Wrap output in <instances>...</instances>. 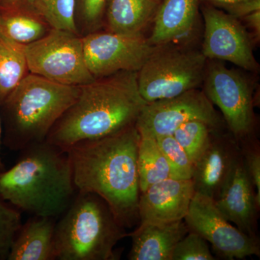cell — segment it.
<instances>
[{"label":"cell","instance_id":"1","mask_svg":"<svg viewBox=\"0 0 260 260\" xmlns=\"http://www.w3.org/2000/svg\"><path fill=\"white\" fill-rule=\"evenodd\" d=\"M140 140L134 124L104 138L80 142L66 151L77 191L100 196L125 229L139 218Z\"/></svg>","mask_w":260,"mask_h":260},{"label":"cell","instance_id":"2","mask_svg":"<svg viewBox=\"0 0 260 260\" xmlns=\"http://www.w3.org/2000/svg\"><path fill=\"white\" fill-rule=\"evenodd\" d=\"M138 72H119L80 86L76 101L49 132L46 141L67 151L85 140L99 139L134 125L146 105Z\"/></svg>","mask_w":260,"mask_h":260},{"label":"cell","instance_id":"3","mask_svg":"<svg viewBox=\"0 0 260 260\" xmlns=\"http://www.w3.org/2000/svg\"><path fill=\"white\" fill-rule=\"evenodd\" d=\"M77 194L68 153L44 141L21 150L0 173V197L20 212L57 218Z\"/></svg>","mask_w":260,"mask_h":260},{"label":"cell","instance_id":"4","mask_svg":"<svg viewBox=\"0 0 260 260\" xmlns=\"http://www.w3.org/2000/svg\"><path fill=\"white\" fill-rule=\"evenodd\" d=\"M80 92V86L28 73L0 105L3 144L10 150L21 151L45 141Z\"/></svg>","mask_w":260,"mask_h":260},{"label":"cell","instance_id":"5","mask_svg":"<svg viewBox=\"0 0 260 260\" xmlns=\"http://www.w3.org/2000/svg\"><path fill=\"white\" fill-rule=\"evenodd\" d=\"M127 237L107 203L94 193L77 191L74 199L56 221V259L115 260L114 247Z\"/></svg>","mask_w":260,"mask_h":260},{"label":"cell","instance_id":"6","mask_svg":"<svg viewBox=\"0 0 260 260\" xmlns=\"http://www.w3.org/2000/svg\"><path fill=\"white\" fill-rule=\"evenodd\" d=\"M206 66L202 51L157 47L138 72V90L147 103L177 96L203 83Z\"/></svg>","mask_w":260,"mask_h":260},{"label":"cell","instance_id":"7","mask_svg":"<svg viewBox=\"0 0 260 260\" xmlns=\"http://www.w3.org/2000/svg\"><path fill=\"white\" fill-rule=\"evenodd\" d=\"M25 55L29 73L51 81L83 86L95 80L87 66L79 34L52 29L45 37L25 45Z\"/></svg>","mask_w":260,"mask_h":260},{"label":"cell","instance_id":"8","mask_svg":"<svg viewBox=\"0 0 260 260\" xmlns=\"http://www.w3.org/2000/svg\"><path fill=\"white\" fill-rule=\"evenodd\" d=\"M203 83L205 95L221 111L229 131L239 142L252 136L254 97L252 86L245 77L213 60L207 63Z\"/></svg>","mask_w":260,"mask_h":260},{"label":"cell","instance_id":"9","mask_svg":"<svg viewBox=\"0 0 260 260\" xmlns=\"http://www.w3.org/2000/svg\"><path fill=\"white\" fill-rule=\"evenodd\" d=\"M194 120L204 121L219 129L222 120L205 95L198 88L146 105L140 112L135 125L140 137L156 138L172 135L182 124Z\"/></svg>","mask_w":260,"mask_h":260},{"label":"cell","instance_id":"10","mask_svg":"<svg viewBox=\"0 0 260 260\" xmlns=\"http://www.w3.org/2000/svg\"><path fill=\"white\" fill-rule=\"evenodd\" d=\"M82 38L85 61L95 79L139 71L156 48L143 35L95 31Z\"/></svg>","mask_w":260,"mask_h":260},{"label":"cell","instance_id":"11","mask_svg":"<svg viewBox=\"0 0 260 260\" xmlns=\"http://www.w3.org/2000/svg\"><path fill=\"white\" fill-rule=\"evenodd\" d=\"M184 220L189 232L201 236L225 259L260 256L258 238L250 237L232 225L209 197L194 192Z\"/></svg>","mask_w":260,"mask_h":260},{"label":"cell","instance_id":"12","mask_svg":"<svg viewBox=\"0 0 260 260\" xmlns=\"http://www.w3.org/2000/svg\"><path fill=\"white\" fill-rule=\"evenodd\" d=\"M205 30L202 53L210 60L230 61L249 71L258 69L249 34L237 18L206 5L202 8Z\"/></svg>","mask_w":260,"mask_h":260},{"label":"cell","instance_id":"13","mask_svg":"<svg viewBox=\"0 0 260 260\" xmlns=\"http://www.w3.org/2000/svg\"><path fill=\"white\" fill-rule=\"evenodd\" d=\"M242 153L239 140L232 133L212 132L209 143L194 162L191 181L195 192L218 199L224 184Z\"/></svg>","mask_w":260,"mask_h":260},{"label":"cell","instance_id":"14","mask_svg":"<svg viewBox=\"0 0 260 260\" xmlns=\"http://www.w3.org/2000/svg\"><path fill=\"white\" fill-rule=\"evenodd\" d=\"M191 179L169 178L155 183L138 202L140 223H167L184 220L194 194Z\"/></svg>","mask_w":260,"mask_h":260},{"label":"cell","instance_id":"15","mask_svg":"<svg viewBox=\"0 0 260 260\" xmlns=\"http://www.w3.org/2000/svg\"><path fill=\"white\" fill-rule=\"evenodd\" d=\"M246 169L242 153L238 158L223 186L215 205L229 222L250 237H256L257 213L260 205Z\"/></svg>","mask_w":260,"mask_h":260},{"label":"cell","instance_id":"16","mask_svg":"<svg viewBox=\"0 0 260 260\" xmlns=\"http://www.w3.org/2000/svg\"><path fill=\"white\" fill-rule=\"evenodd\" d=\"M189 230L184 220L167 223H140L127 234L133 239L128 259L172 260L177 243Z\"/></svg>","mask_w":260,"mask_h":260},{"label":"cell","instance_id":"17","mask_svg":"<svg viewBox=\"0 0 260 260\" xmlns=\"http://www.w3.org/2000/svg\"><path fill=\"white\" fill-rule=\"evenodd\" d=\"M52 29L32 0H0V32L5 37L28 45Z\"/></svg>","mask_w":260,"mask_h":260},{"label":"cell","instance_id":"18","mask_svg":"<svg viewBox=\"0 0 260 260\" xmlns=\"http://www.w3.org/2000/svg\"><path fill=\"white\" fill-rule=\"evenodd\" d=\"M200 0H162L154 15L149 43L162 47L190 34L198 15Z\"/></svg>","mask_w":260,"mask_h":260},{"label":"cell","instance_id":"19","mask_svg":"<svg viewBox=\"0 0 260 260\" xmlns=\"http://www.w3.org/2000/svg\"><path fill=\"white\" fill-rule=\"evenodd\" d=\"M56 218L32 215L15 234L8 260H55Z\"/></svg>","mask_w":260,"mask_h":260},{"label":"cell","instance_id":"20","mask_svg":"<svg viewBox=\"0 0 260 260\" xmlns=\"http://www.w3.org/2000/svg\"><path fill=\"white\" fill-rule=\"evenodd\" d=\"M158 5L155 0H108L104 23H107V31L142 35Z\"/></svg>","mask_w":260,"mask_h":260},{"label":"cell","instance_id":"21","mask_svg":"<svg viewBox=\"0 0 260 260\" xmlns=\"http://www.w3.org/2000/svg\"><path fill=\"white\" fill-rule=\"evenodd\" d=\"M28 73L25 45L0 32V105Z\"/></svg>","mask_w":260,"mask_h":260},{"label":"cell","instance_id":"22","mask_svg":"<svg viewBox=\"0 0 260 260\" xmlns=\"http://www.w3.org/2000/svg\"><path fill=\"white\" fill-rule=\"evenodd\" d=\"M137 162L140 192L171 178L170 167L155 138L140 137Z\"/></svg>","mask_w":260,"mask_h":260},{"label":"cell","instance_id":"23","mask_svg":"<svg viewBox=\"0 0 260 260\" xmlns=\"http://www.w3.org/2000/svg\"><path fill=\"white\" fill-rule=\"evenodd\" d=\"M214 129L216 128L204 121L194 120L179 126L172 135L194 164L209 143Z\"/></svg>","mask_w":260,"mask_h":260},{"label":"cell","instance_id":"24","mask_svg":"<svg viewBox=\"0 0 260 260\" xmlns=\"http://www.w3.org/2000/svg\"><path fill=\"white\" fill-rule=\"evenodd\" d=\"M53 29L79 34L75 21V0H32Z\"/></svg>","mask_w":260,"mask_h":260},{"label":"cell","instance_id":"25","mask_svg":"<svg viewBox=\"0 0 260 260\" xmlns=\"http://www.w3.org/2000/svg\"><path fill=\"white\" fill-rule=\"evenodd\" d=\"M155 139L170 167L171 178L191 179L194 164L174 137L165 135Z\"/></svg>","mask_w":260,"mask_h":260},{"label":"cell","instance_id":"26","mask_svg":"<svg viewBox=\"0 0 260 260\" xmlns=\"http://www.w3.org/2000/svg\"><path fill=\"white\" fill-rule=\"evenodd\" d=\"M21 225V212L0 197V260L8 259L13 239Z\"/></svg>","mask_w":260,"mask_h":260},{"label":"cell","instance_id":"27","mask_svg":"<svg viewBox=\"0 0 260 260\" xmlns=\"http://www.w3.org/2000/svg\"><path fill=\"white\" fill-rule=\"evenodd\" d=\"M107 1L108 0H75V21L77 28L78 26L81 28L85 32V35L90 32L97 31L104 23V13Z\"/></svg>","mask_w":260,"mask_h":260},{"label":"cell","instance_id":"28","mask_svg":"<svg viewBox=\"0 0 260 260\" xmlns=\"http://www.w3.org/2000/svg\"><path fill=\"white\" fill-rule=\"evenodd\" d=\"M208 242L199 234L189 232L177 243L172 260H214Z\"/></svg>","mask_w":260,"mask_h":260},{"label":"cell","instance_id":"29","mask_svg":"<svg viewBox=\"0 0 260 260\" xmlns=\"http://www.w3.org/2000/svg\"><path fill=\"white\" fill-rule=\"evenodd\" d=\"M243 158L253 184L256 189V198L260 205V149L256 142L250 138L239 141Z\"/></svg>","mask_w":260,"mask_h":260},{"label":"cell","instance_id":"30","mask_svg":"<svg viewBox=\"0 0 260 260\" xmlns=\"http://www.w3.org/2000/svg\"><path fill=\"white\" fill-rule=\"evenodd\" d=\"M208 5L236 17L244 18L246 15L260 10V0H205Z\"/></svg>","mask_w":260,"mask_h":260},{"label":"cell","instance_id":"31","mask_svg":"<svg viewBox=\"0 0 260 260\" xmlns=\"http://www.w3.org/2000/svg\"><path fill=\"white\" fill-rule=\"evenodd\" d=\"M248 25L254 30L256 37L259 38L260 34V10H255L244 16Z\"/></svg>","mask_w":260,"mask_h":260},{"label":"cell","instance_id":"32","mask_svg":"<svg viewBox=\"0 0 260 260\" xmlns=\"http://www.w3.org/2000/svg\"><path fill=\"white\" fill-rule=\"evenodd\" d=\"M2 143H3V126H2L1 117H0V173L4 172L5 170V164L3 162L1 157Z\"/></svg>","mask_w":260,"mask_h":260},{"label":"cell","instance_id":"33","mask_svg":"<svg viewBox=\"0 0 260 260\" xmlns=\"http://www.w3.org/2000/svg\"><path fill=\"white\" fill-rule=\"evenodd\" d=\"M155 1L156 2V3H158L159 4V3H160V2L162 1V0H155Z\"/></svg>","mask_w":260,"mask_h":260}]
</instances>
